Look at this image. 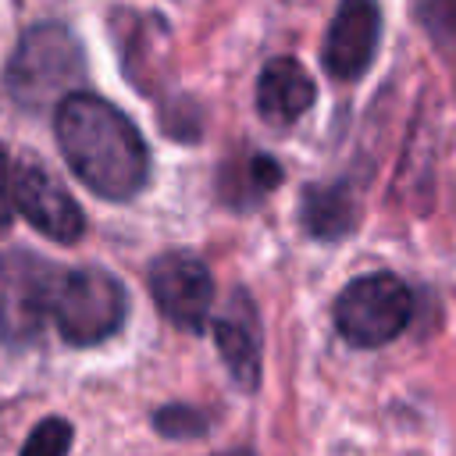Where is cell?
Here are the masks:
<instances>
[{
	"label": "cell",
	"mask_w": 456,
	"mask_h": 456,
	"mask_svg": "<svg viewBox=\"0 0 456 456\" xmlns=\"http://www.w3.org/2000/svg\"><path fill=\"white\" fill-rule=\"evenodd\" d=\"M61 271L36 253L14 249L0 260V335L7 342L36 338L57 289Z\"/></svg>",
	"instance_id": "obj_5"
},
{
	"label": "cell",
	"mask_w": 456,
	"mask_h": 456,
	"mask_svg": "<svg viewBox=\"0 0 456 456\" xmlns=\"http://www.w3.org/2000/svg\"><path fill=\"white\" fill-rule=\"evenodd\" d=\"M413 314V296L403 278L388 271L353 278L335 299V328L349 346L374 349L392 342Z\"/></svg>",
	"instance_id": "obj_4"
},
{
	"label": "cell",
	"mask_w": 456,
	"mask_h": 456,
	"mask_svg": "<svg viewBox=\"0 0 456 456\" xmlns=\"http://www.w3.org/2000/svg\"><path fill=\"white\" fill-rule=\"evenodd\" d=\"M14 214H18L14 210V164L0 142V228H7Z\"/></svg>",
	"instance_id": "obj_15"
},
{
	"label": "cell",
	"mask_w": 456,
	"mask_h": 456,
	"mask_svg": "<svg viewBox=\"0 0 456 456\" xmlns=\"http://www.w3.org/2000/svg\"><path fill=\"white\" fill-rule=\"evenodd\" d=\"M217 456H253L249 449H232V452H217Z\"/></svg>",
	"instance_id": "obj_16"
},
{
	"label": "cell",
	"mask_w": 456,
	"mask_h": 456,
	"mask_svg": "<svg viewBox=\"0 0 456 456\" xmlns=\"http://www.w3.org/2000/svg\"><path fill=\"white\" fill-rule=\"evenodd\" d=\"M153 428L164 438H200V435H207V417L196 406L171 403V406H164V410L153 413Z\"/></svg>",
	"instance_id": "obj_14"
},
{
	"label": "cell",
	"mask_w": 456,
	"mask_h": 456,
	"mask_svg": "<svg viewBox=\"0 0 456 456\" xmlns=\"http://www.w3.org/2000/svg\"><path fill=\"white\" fill-rule=\"evenodd\" d=\"M53 132L68 167L100 200L125 203L150 178V150L125 110L96 93H71L53 110Z\"/></svg>",
	"instance_id": "obj_1"
},
{
	"label": "cell",
	"mask_w": 456,
	"mask_h": 456,
	"mask_svg": "<svg viewBox=\"0 0 456 456\" xmlns=\"http://www.w3.org/2000/svg\"><path fill=\"white\" fill-rule=\"evenodd\" d=\"M71 449V424L64 417H46L32 428L18 456H68Z\"/></svg>",
	"instance_id": "obj_13"
},
{
	"label": "cell",
	"mask_w": 456,
	"mask_h": 456,
	"mask_svg": "<svg viewBox=\"0 0 456 456\" xmlns=\"http://www.w3.org/2000/svg\"><path fill=\"white\" fill-rule=\"evenodd\" d=\"M14 210L53 242H78L86 232L82 207L36 157L14 164Z\"/></svg>",
	"instance_id": "obj_7"
},
{
	"label": "cell",
	"mask_w": 456,
	"mask_h": 456,
	"mask_svg": "<svg viewBox=\"0 0 456 456\" xmlns=\"http://www.w3.org/2000/svg\"><path fill=\"white\" fill-rule=\"evenodd\" d=\"M278 182H281L278 160H271L267 153H256L242 167L232 164L221 171V196L232 207H246V203H260V196L271 192Z\"/></svg>",
	"instance_id": "obj_12"
},
{
	"label": "cell",
	"mask_w": 456,
	"mask_h": 456,
	"mask_svg": "<svg viewBox=\"0 0 456 456\" xmlns=\"http://www.w3.org/2000/svg\"><path fill=\"white\" fill-rule=\"evenodd\" d=\"M125 314H128V292L110 271L103 267L61 271L50 317L68 346L107 342L125 324Z\"/></svg>",
	"instance_id": "obj_3"
},
{
	"label": "cell",
	"mask_w": 456,
	"mask_h": 456,
	"mask_svg": "<svg viewBox=\"0 0 456 456\" xmlns=\"http://www.w3.org/2000/svg\"><path fill=\"white\" fill-rule=\"evenodd\" d=\"M150 296L164 321H171L182 331H200L210 317L214 303V274L210 267L192 253H160L150 271Z\"/></svg>",
	"instance_id": "obj_6"
},
{
	"label": "cell",
	"mask_w": 456,
	"mask_h": 456,
	"mask_svg": "<svg viewBox=\"0 0 456 456\" xmlns=\"http://www.w3.org/2000/svg\"><path fill=\"white\" fill-rule=\"evenodd\" d=\"M86 78V57L75 32L61 21H39L21 32L7 61V93L25 110H57Z\"/></svg>",
	"instance_id": "obj_2"
},
{
	"label": "cell",
	"mask_w": 456,
	"mask_h": 456,
	"mask_svg": "<svg viewBox=\"0 0 456 456\" xmlns=\"http://www.w3.org/2000/svg\"><path fill=\"white\" fill-rule=\"evenodd\" d=\"M360 203L349 185L331 182V185H310L299 203V221L314 239H342L356 228Z\"/></svg>",
	"instance_id": "obj_11"
},
{
	"label": "cell",
	"mask_w": 456,
	"mask_h": 456,
	"mask_svg": "<svg viewBox=\"0 0 456 456\" xmlns=\"http://www.w3.org/2000/svg\"><path fill=\"white\" fill-rule=\"evenodd\" d=\"M214 346L217 356L235 381L239 392L260 388V317L246 289H235L224 303V310L214 317Z\"/></svg>",
	"instance_id": "obj_8"
},
{
	"label": "cell",
	"mask_w": 456,
	"mask_h": 456,
	"mask_svg": "<svg viewBox=\"0 0 456 456\" xmlns=\"http://www.w3.org/2000/svg\"><path fill=\"white\" fill-rule=\"evenodd\" d=\"M378 39H381V11L367 0L342 4L328 25V36H324L328 75H335L342 82L360 78L378 53Z\"/></svg>",
	"instance_id": "obj_9"
},
{
	"label": "cell",
	"mask_w": 456,
	"mask_h": 456,
	"mask_svg": "<svg viewBox=\"0 0 456 456\" xmlns=\"http://www.w3.org/2000/svg\"><path fill=\"white\" fill-rule=\"evenodd\" d=\"M317 100L310 71L296 57H271L256 78V110L267 125H296Z\"/></svg>",
	"instance_id": "obj_10"
}]
</instances>
